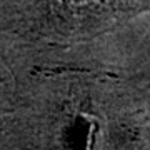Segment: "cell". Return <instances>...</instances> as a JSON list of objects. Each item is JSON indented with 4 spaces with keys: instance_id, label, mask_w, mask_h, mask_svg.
Listing matches in <instances>:
<instances>
[{
    "instance_id": "cell-1",
    "label": "cell",
    "mask_w": 150,
    "mask_h": 150,
    "mask_svg": "<svg viewBox=\"0 0 150 150\" xmlns=\"http://www.w3.org/2000/svg\"><path fill=\"white\" fill-rule=\"evenodd\" d=\"M150 12V0H0V30L40 50L98 42Z\"/></svg>"
},
{
    "instance_id": "cell-2",
    "label": "cell",
    "mask_w": 150,
    "mask_h": 150,
    "mask_svg": "<svg viewBox=\"0 0 150 150\" xmlns=\"http://www.w3.org/2000/svg\"><path fill=\"white\" fill-rule=\"evenodd\" d=\"M97 50L98 55L122 77H125L130 85L135 87L140 95L150 103V30L142 40L134 43L130 54H125L123 50H120V54H115L100 42L97 43Z\"/></svg>"
}]
</instances>
